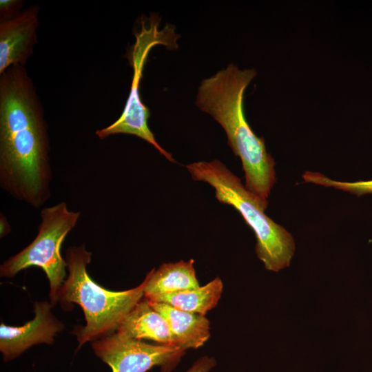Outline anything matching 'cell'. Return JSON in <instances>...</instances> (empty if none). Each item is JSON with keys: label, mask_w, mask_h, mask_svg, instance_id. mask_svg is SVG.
Instances as JSON below:
<instances>
[{"label": "cell", "mask_w": 372, "mask_h": 372, "mask_svg": "<svg viewBox=\"0 0 372 372\" xmlns=\"http://www.w3.org/2000/svg\"><path fill=\"white\" fill-rule=\"evenodd\" d=\"M216 364L214 358L203 357L198 359L186 372H209Z\"/></svg>", "instance_id": "16"}, {"label": "cell", "mask_w": 372, "mask_h": 372, "mask_svg": "<svg viewBox=\"0 0 372 372\" xmlns=\"http://www.w3.org/2000/svg\"><path fill=\"white\" fill-rule=\"evenodd\" d=\"M34 317L22 326L0 325V351L5 362L15 359L33 345L52 344L63 324L52 313V304L35 302Z\"/></svg>", "instance_id": "8"}, {"label": "cell", "mask_w": 372, "mask_h": 372, "mask_svg": "<svg viewBox=\"0 0 372 372\" xmlns=\"http://www.w3.org/2000/svg\"><path fill=\"white\" fill-rule=\"evenodd\" d=\"M145 280V298L200 287L192 259L163 263L148 272Z\"/></svg>", "instance_id": "12"}, {"label": "cell", "mask_w": 372, "mask_h": 372, "mask_svg": "<svg viewBox=\"0 0 372 372\" xmlns=\"http://www.w3.org/2000/svg\"><path fill=\"white\" fill-rule=\"evenodd\" d=\"M255 69H239L233 63L201 81L196 104L224 129L229 146L241 160L245 187L267 200L276 183L275 162L265 139L250 127L244 112V94L256 76Z\"/></svg>", "instance_id": "2"}, {"label": "cell", "mask_w": 372, "mask_h": 372, "mask_svg": "<svg viewBox=\"0 0 372 372\" xmlns=\"http://www.w3.org/2000/svg\"><path fill=\"white\" fill-rule=\"evenodd\" d=\"M116 332L129 338L176 346L167 320L144 297L126 315Z\"/></svg>", "instance_id": "10"}, {"label": "cell", "mask_w": 372, "mask_h": 372, "mask_svg": "<svg viewBox=\"0 0 372 372\" xmlns=\"http://www.w3.org/2000/svg\"><path fill=\"white\" fill-rule=\"evenodd\" d=\"M194 180L209 183L220 203L232 206L254 231L256 252L266 269L278 271L290 265L295 250L291 234L268 217L267 200L249 192L219 160L198 161L186 165Z\"/></svg>", "instance_id": "4"}, {"label": "cell", "mask_w": 372, "mask_h": 372, "mask_svg": "<svg viewBox=\"0 0 372 372\" xmlns=\"http://www.w3.org/2000/svg\"><path fill=\"white\" fill-rule=\"evenodd\" d=\"M92 347L112 372H147L156 366L168 371L185 351L176 346L126 338L116 331L92 342Z\"/></svg>", "instance_id": "7"}, {"label": "cell", "mask_w": 372, "mask_h": 372, "mask_svg": "<svg viewBox=\"0 0 372 372\" xmlns=\"http://www.w3.org/2000/svg\"><path fill=\"white\" fill-rule=\"evenodd\" d=\"M223 289L221 279L216 277L202 287L144 298L149 302L165 303L183 311L205 316L217 305Z\"/></svg>", "instance_id": "13"}, {"label": "cell", "mask_w": 372, "mask_h": 372, "mask_svg": "<svg viewBox=\"0 0 372 372\" xmlns=\"http://www.w3.org/2000/svg\"><path fill=\"white\" fill-rule=\"evenodd\" d=\"M39 8L29 7L0 23V74L13 65H24L37 41Z\"/></svg>", "instance_id": "9"}, {"label": "cell", "mask_w": 372, "mask_h": 372, "mask_svg": "<svg viewBox=\"0 0 372 372\" xmlns=\"http://www.w3.org/2000/svg\"><path fill=\"white\" fill-rule=\"evenodd\" d=\"M149 302L167 320L177 347L185 351L198 349L209 339V321L205 316L183 311L165 303Z\"/></svg>", "instance_id": "11"}, {"label": "cell", "mask_w": 372, "mask_h": 372, "mask_svg": "<svg viewBox=\"0 0 372 372\" xmlns=\"http://www.w3.org/2000/svg\"><path fill=\"white\" fill-rule=\"evenodd\" d=\"M302 178L305 182L312 183L325 187H333L348 192L358 197L372 194V179L355 182H343L330 179L324 175L312 172H306Z\"/></svg>", "instance_id": "14"}, {"label": "cell", "mask_w": 372, "mask_h": 372, "mask_svg": "<svg viewBox=\"0 0 372 372\" xmlns=\"http://www.w3.org/2000/svg\"><path fill=\"white\" fill-rule=\"evenodd\" d=\"M47 124L23 65L0 78V185L39 209L50 197L52 172Z\"/></svg>", "instance_id": "1"}, {"label": "cell", "mask_w": 372, "mask_h": 372, "mask_svg": "<svg viewBox=\"0 0 372 372\" xmlns=\"http://www.w3.org/2000/svg\"><path fill=\"white\" fill-rule=\"evenodd\" d=\"M38 234L32 242L0 267L2 277L12 278L30 267H38L50 283L51 304L57 302L59 291L66 278L67 265L61 255L66 236L76 226L81 213L69 210L65 202L43 208Z\"/></svg>", "instance_id": "5"}, {"label": "cell", "mask_w": 372, "mask_h": 372, "mask_svg": "<svg viewBox=\"0 0 372 372\" xmlns=\"http://www.w3.org/2000/svg\"><path fill=\"white\" fill-rule=\"evenodd\" d=\"M10 231V226L6 218L1 214L0 217V235L1 238H3Z\"/></svg>", "instance_id": "17"}, {"label": "cell", "mask_w": 372, "mask_h": 372, "mask_svg": "<svg viewBox=\"0 0 372 372\" xmlns=\"http://www.w3.org/2000/svg\"><path fill=\"white\" fill-rule=\"evenodd\" d=\"M92 254L84 245L66 250L68 275L57 295V302L63 309H70L74 302L83 311L85 325L76 327L73 332L79 342L78 349L115 332L144 296L145 279L138 286L120 291L106 289L96 283L87 271Z\"/></svg>", "instance_id": "3"}, {"label": "cell", "mask_w": 372, "mask_h": 372, "mask_svg": "<svg viewBox=\"0 0 372 372\" xmlns=\"http://www.w3.org/2000/svg\"><path fill=\"white\" fill-rule=\"evenodd\" d=\"M16 0H1L0 1V16L1 21L10 19L17 14L23 3Z\"/></svg>", "instance_id": "15"}, {"label": "cell", "mask_w": 372, "mask_h": 372, "mask_svg": "<svg viewBox=\"0 0 372 372\" xmlns=\"http://www.w3.org/2000/svg\"><path fill=\"white\" fill-rule=\"evenodd\" d=\"M160 20L158 16L151 15L142 21L141 30L135 34L136 41L129 52L128 59L133 67L134 74L126 105L115 122L96 130V134L101 140L116 134L136 136L152 145L167 160L176 163L172 156L158 143L149 128V111L142 103L139 94L142 72L151 49L156 45H163L169 49L178 47L176 39L179 36L174 31V27L166 25L163 29L159 30Z\"/></svg>", "instance_id": "6"}]
</instances>
